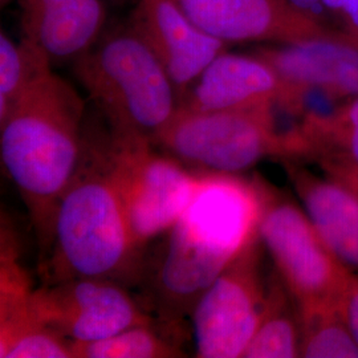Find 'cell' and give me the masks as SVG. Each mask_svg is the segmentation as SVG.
I'll return each instance as SVG.
<instances>
[{"label": "cell", "mask_w": 358, "mask_h": 358, "mask_svg": "<svg viewBox=\"0 0 358 358\" xmlns=\"http://www.w3.org/2000/svg\"><path fill=\"white\" fill-rule=\"evenodd\" d=\"M263 201L255 178L198 173L192 199L149 273L150 303L169 328L192 316L208 287L259 238Z\"/></svg>", "instance_id": "obj_1"}, {"label": "cell", "mask_w": 358, "mask_h": 358, "mask_svg": "<svg viewBox=\"0 0 358 358\" xmlns=\"http://www.w3.org/2000/svg\"><path fill=\"white\" fill-rule=\"evenodd\" d=\"M85 105L53 72L38 78L0 121L1 162L20 194L44 252L55 213L80 166Z\"/></svg>", "instance_id": "obj_2"}, {"label": "cell", "mask_w": 358, "mask_h": 358, "mask_svg": "<svg viewBox=\"0 0 358 358\" xmlns=\"http://www.w3.org/2000/svg\"><path fill=\"white\" fill-rule=\"evenodd\" d=\"M141 257L100 146L85 138L80 166L59 201L51 242L43 252V284L90 278L127 287L141 276Z\"/></svg>", "instance_id": "obj_3"}, {"label": "cell", "mask_w": 358, "mask_h": 358, "mask_svg": "<svg viewBox=\"0 0 358 358\" xmlns=\"http://www.w3.org/2000/svg\"><path fill=\"white\" fill-rule=\"evenodd\" d=\"M75 73L115 134L155 145L178 110L166 69L134 28L93 45L75 62Z\"/></svg>", "instance_id": "obj_4"}, {"label": "cell", "mask_w": 358, "mask_h": 358, "mask_svg": "<svg viewBox=\"0 0 358 358\" xmlns=\"http://www.w3.org/2000/svg\"><path fill=\"white\" fill-rule=\"evenodd\" d=\"M100 146L106 171L125 208L136 242L143 247L170 230L192 199L198 173L153 142L112 133Z\"/></svg>", "instance_id": "obj_5"}, {"label": "cell", "mask_w": 358, "mask_h": 358, "mask_svg": "<svg viewBox=\"0 0 358 358\" xmlns=\"http://www.w3.org/2000/svg\"><path fill=\"white\" fill-rule=\"evenodd\" d=\"M254 178L263 201L259 236L296 304L340 299L353 272L327 247L292 196Z\"/></svg>", "instance_id": "obj_6"}, {"label": "cell", "mask_w": 358, "mask_h": 358, "mask_svg": "<svg viewBox=\"0 0 358 358\" xmlns=\"http://www.w3.org/2000/svg\"><path fill=\"white\" fill-rule=\"evenodd\" d=\"M267 103L219 112L178 108L155 145L183 165L199 171L243 173L267 157L278 158Z\"/></svg>", "instance_id": "obj_7"}, {"label": "cell", "mask_w": 358, "mask_h": 358, "mask_svg": "<svg viewBox=\"0 0 358 358\" xmlns=\"http://www.w3.org/2000/svg\"><path fill=\"white\" fill-rule=\"evenodd\" d=\"M263 250L259 236L195 304L192 321L198 357H243L267 303L268 280L263 275Z\"/></svg>", "instance_id": "obj_8"}, {"label": "cell", "mask_w": 358, "mask_h": 358, "mask_svg": "<svg viewBox=\"0 0 358 358\" xmlns=\"http://www.w3.org/2000/svg\"><path fill=\"white\" fill-rule=\"evenodd\" d=\"M35 307L48 327L72 344L108 338L153 321L124 284L78 278L35 288Z\"/></svg>", "instance_id": "obj_9"}, {"label": "cell", "mask_w": 358, "mask_h": 358, "mask_svg": "<svg viewBox=\"0 0 358 358\" xmlns=\"http://www.w3.org/2000/svg\"><path fill=\"white\" fill-rule=\"evenodd\" d=\"M35 287L19 263L16 244L1 229L0 357L73 358L72 343L41 320Z\"/></svg>", "instance_id": "obj_10"}, {"label": "cell", "mask_w": 358, "mask_h": 358, "mask_svg": "<svg viewBox=\"0 0 358 358\" xmlns=\"http://www.w3.org/2000/svg\"><path fill=\"white\" fill-rule=\"evenodd\" d=\"M134 29L166 69L179 103L226 43L195 26L174 0H140Z\"/></svg>", "instance_id": "obj_11"}, {"label": "cell", "mask_w": 358, "mask_h": 358, "mask_svg": "<svg viewBox=\"0 0 358 358\" xmlns=\"http://www.w3.org/2000/svg\"><path fill=\"white\" fill-rule=\"evenodd\" d=\"M287 83L260 56L220 53L186 92L179 108L192 112L238 110L280 96Z\"/></svg>", "instance_id": "obj_12"}, {"label": "cell", "mask_w": 358, "mask_h": 358, "mask_svg": "<svg viewBox=\"0 0 358 358\" xmlns=\"http://www.w3.org/2000/svg\"><path fill=\"white\" fill-rule=\"evenodd\" d=\"M312 224L334 256L358 272V196L327 174L317 176L297 161H282Z\"/></svg>", "instance_id": "obj_13"}, {"label": "cell", "mask_w": 358, "mask_h": 358, "mask_svg": "<svg viewBox=\"0 0 358 358\" xmlns=\"http://www.w3.org/2000/svg\"><path fill=\"white\" fill-rule=\"evenodd\" d=\"M196 27L223 43L279 38L296 41L300 17L285 0H174Z\"/></svg>", "instance_id": "obj_14"}, {"label": "cell", "mask_w": 358, "mask_h": 358, "mask_svg": "<svg viewBox=\"0 0 358 358\" xmlns=\"http://www.w3.org/2000/svg\"><path fill=\"white\" fill-rule=\"evenodd\" d=\"M262 57L287 84L320 87L344 97L358 96V50L349 44L306 38L266 51Z\"/></svg>", "instance_id": "obj_15"}, {"label": "cell", "mask_w": 358, "mask_h": 358, "mask_svg": "<svg viewBox=\"0 0 358 358\" xmlns=\"http://www.w3.org/2000/svg\"><path fill=\"white\" fill-rule=\"evenodd\" d=\"M22 22L26 38L51 63L76 62L100 36L105 8L101 0H56Z\"/></svg>", "instance_id": "obj_16"}, {"label": "cell", "mask_w": 358, "mask_h": 358, "mask_svg": "<svg viewBox=\"0 0 358 358\" xmlns=\"http://www.w3.org/2000/svg\"><path fill=\"white\" fill-rule=\"evenodd\" d=\"M300 349L301 331L297 306L275 271L268 279V294L263 317L243 357H301Z\"/></svg>", "instance_id": "obj_17"}, {"label": "cell", "mask_w": 358, "mask_h": 358, "mask_svg": "<svg viewBox=\"0 0 358 358\" xmlns=\"http://www.w3.org/2000/svg\"><path fill=\"white\" fill-rule=\"evenodd\" d=\"M296 306L301 331V357L358 358L357 341L341 313L338 299Z\"/></svg>", "instance_id": "obj_18"}, {"label": "cell", "mask_w": 358, "mask_h": 358, "mask_svg": "<svg viewBox=\"0 0 358 358\" xmlns=\"http://www.w3.org/2000/svg\"><path fill=\"white\" fill-rule=\"evenodd\" d=\"M51 71L50 57L23 38L13 43L4 32L0 35V121L35 81Z\"/></svg>", "instance_id": "obj_19"}, {"label": "cell", "mask_w": 358, "mask_h": 358, "mask_svg": "<svg viewBox=\"0 0 358 358\" xmlns=\"http://www.w3.org/2000/svg\"><path fill=\"white\" fill-rule=\"evenodd\" d=\"M73 358L183 357L178 343L157 332L152 324L134 325L122 332L85 344H72Z\"/></svg>", "instance_id": "obj_20"}, {"label": "cell", "mask_w": 358, "mask_h": 358, "mask_svg": "<svg viewBox=\"0 0 358 358\" xmlns=\"http://www.w3.org/2000/svg\"><path fill=\"white\" fill-rule=\"evenodd\" d=\"M324 155H336L358 164V96L346 103L343 113L327 131L316 159Z\"/></svg>", "instance_id": "obj_21"}, {"label": "cell", "mask_w": 358, "mask_h": 358, "mask_svg": "<svg viewBox=\"0 0 358 358\" xmlns=\"http://www.w3.org/2000/svg\"><path fill=\"white\" fill-rule=\"evenodd\" d=\"M316 162L324 174L344 183L358 196V164L336 155H324Z\"/></svg>", "instance_id": "obj_22"}, {"label": "cell", "mask_w": 358, "mask_h": 358, "mask_svg": "<svg viewBox=\"0 0 358 358\" xmlns=\"http://www.w3.org/2000/svg\"><path fill=\"white\" fill-rule=\"evenodd\" d=\"M346 324L358 344V276L352 273L338 299Z\"/></svg>", "instance_id": "obj_23"}, {"label": "cell", "mask_w": 358, "mask_h": 358, "mask_svg": "<svg viewBox=\"0 0 358 358\" xmlns=\"http://www.w3.org/2000/svg\"><path fill=\"white\" fill-rule=\"evenodd\" d=\"M321 3L329 10L345 13L352 24L358 29V0H321Z\"/></svg>", "instance_id": "obj_24"}, {"label": "cell", "mask_w": 358, "mask_h": 358, "mask_svg": "<svg viewBox=\"0 0 358 358\" xmlns=\"http://www.w3.org/2000/svg\"><path fill=\"white\" fill-rule=\"evenodd\" d=\"M56 0H22V20L38 13Z\"/></svg>", "instance_id": "obj_25"}, {"label": "cell", "mask_w": 358, "mask_h": 358, "mask_svg": "<svg viewBox=\"0 0 358 358\" xmlns=\"http://www.w3.org/2000/svg\"><path fill=\"white\" fill-rule=\"evenodd\" d=\"M299 11H316L320 8L321 0H287Z\"/></svg>", "instance_id": "obj_26"}]
</instances>
